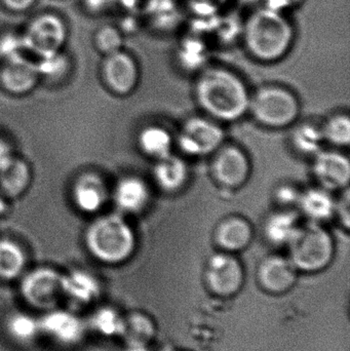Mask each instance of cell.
<instances>
[{
  "label": "cell",
  "instance_id": "cell-1",
  "mask_svg": "<svg viewBox=\"0 0 350 351\" xmlns=\"http://www.w3.org/2000/svg\"><path fill=\"white\" fill-rule=\"evenodd\" d=\"M195 97L201 108L217 121H238L250 108L251 96L246 84L223 68L201 72L195 84Z\"/></svg>",
  "mask_w": 350,
  "mask_h": 351
},
{
  "label": "cell",
  "instance_id": "cell-2",
  "mask_svg": "<svg viewBox=\"0 0 350 351\" xmlns=\"http://www.w3.org/2000/svg\"><path fill=\"white\" fill-rule=\"evenodd\" d=\"M294 32L281 12L265 8L254 12L245 30V40L250 53L261 61L273 62L287 53Z\"/></svg>",
  "mask_w": 350,
  "mask_h": 351
},
{
  "label": "cell",
  "instance_id": "cell-3",
  "mask_svg": "<svg viewBox=\"0 0 350 351\" xmlns=\"http://www.w3.org/2000/svg\"><path fill=\"white\" fill-rule=\"evenodd\" d=\"M86 245L92 255L110 265L127 261L136 251L135 231L121 215L97 219L86 231Z\"/></svg>",
  "mask_w": 350,
  "mask_h": 351
},
{
  "label": "cell",
  "instance_id": "cell-4",
  "mask_svg": "<svg viewBox=\"0 0 350 351\" xmlns=\"http://www.w3.org/2000/svg\"><path fill=\"white\" fill-rule=\"evenodd\" d=\"M288 247L292 263L304 274L326 269L334 258V239L320 223L300 225Z\"/></svg>",
  "mask_w": 350,
  "mask_h": 351
},
{
  "label": "cell",
  "instance_id": "cell-5",
  "mask_svg": "<svg viewBox=\"0 0 350 351\" xmlns=\"http://www.w3.org/2000/svg\"><path fill=\"white\" fill-rule=\"evenodd\" d=\"M253 117L265 127H289L299 115V102L293 93L279 86H265L251 98Z\"/></svg>",
  "mask_w": 350,
  "mask_h": 351
},
{
  "label": "cell",
  "instance_id": "cell-6",
  "mask_svg": "<svg viewBox=\"0 0 350 351\" xmlns=\"http://www.w3.org/2000/svg\"><path fill=\"white\" fill-rule=\"evenodd\" d=\"M63 274L51 268H37L27 274L20 284L23 300L37 311H45L59 307L63 300Z\"/></svg>",
  "mask_w": 350,
  "mask_h": 351
},
{
  "label": "cell",
  "instance_id": "cell-7",
  "mask_svg": "<svg viewBox=\"0 0 350 351\" xmlns=\"http://www.w3.org/2000/svg\"><path fill=\"white\" fill-rule=\"evenodd\" d=\"M38 321L40 337L60 348H77L88 333L86 319L68 309L55 307L45 311Z\"/></svg>",
  "mask_w": 350,
  "mask_h": 351
},
{
  "label": "cell",
  "instance_id": "cell-8",
  "mask_svg": "<svg viewBox=\"0 0 350 351\" xmlns=\"http://www.w3.org/2000/svg\"><path fill=\"white\" fill-rule=\"evenodd\" d=\"M224 131L212 119L205 117L189 119L178 136L181 152L193 158L214 154L223 145Z\"/></svg>",
  "mask_w": 350,
  "mask_h": 351
},
{
  "label": "cell",
  "instance_id": "cell-9",
  "mask_svg": "<svg viewBox=\"0 0 350 351\" xmlns=\"http://www.w3.org/2000/svg\"><path fill=\"white\" fill-rule=\"evenodd\" d=\"M205 280L212 294L220 298H232L242 288L244 268L232 253L214 254L208 260Z\"/></svg>",
  "mask_w": 350,
  "mask_h": 351
},
{
  "label": "cell",
  "instance_id": "cell-10",
  "mask_svg": "<svg viewBox=\"0 0 350 351\" xmlns=\"http://www.w3.org/2000/svg\"><path fill=\"white\" fill-rule=\"evenodd\" d=\"M66 29L55 16L45 14L35 19L23 36L25 47L39 56L49 57L59 53L65 41Z\"/></svg>",
  "mask_w": 350,
  "mask_h": 351
},
{
  "label": "cell",
  "instance_id": "cell-11",
  "mask_svg": "<svg viewBox=\"0 0 350 351\" xmlns=\"http://www.w3.org/2000/svg\"><path fill=\"white\" fill-rule=\"evenodd\" d=\"M212 164L214 177L222 185L238 188L244 185L251 172L250 160L240 148L222 145Z\"/></svg>",
  "mask_w": 350,
  "mask_h": 351
},
{
  "label": "cell",
  "instance_id": "cell-12",
  "mask_svg": "<svg viewBox=\"0 0 350 351\" xmlns=\"http://www.w3.org/2000/svg\"><path fill=\"white\" fill-rule=\"evenodd\" d=\"M298 272L289 257L268 256L259 264L257 280L265 292L273 295L285 294L295 286Z\"/></svg>",
  "mask_w": 350,
  "mask_h": 351
},
{
  "label": "cell",
  "instance_id": "cell-13",
  "mask_svg": "<svg viewBox=\"0 0 350 351\" xmlns=\"http://www.w3.org/2000/svg\"><path fill=\"white\" fill-rule=\"evenodd\" d=\"M312 170L321 186L330 191L349 187V160L340 152L321 150L314 156Z\"/></svg>",
  "mask_w": 350,
  "mask_h": 351
},
{
  "label": "cell",
  "instance_id": "cell-14",
  "mask_svg": "<svg viewBox=\"0 0 350 351\" xmlns=\"http://www.w3.org/2000/svg\"><path fill=\"white\" fill-rule=\"evenodd\" d=\"M104 75L113 92L127 95L137 86L139 72L135 60L119 51L108 55L105 61Z\"/></svg>",
  "mask_w": 350,
  "mask_h": 351
},
{
  "label": "cell",
  "instance_id": "cell-15",
  "mask_svg": "<svg viewBox=\"0 0 350 351\" xmlns=\"http://www.w3.org/2000/svg\"><path fill=\"white\" fill-rule=\"evenodd\" d=\"M63 300L77 306H88L100 298L102 287L96 276L84 270H73L63 274L62 280Z\"/></svg>",
  "mask_w": 350,
  "mask_h": 351
},
{
  "label": "cell",
  "instance_id": "cell-16",
  "mask_svg": "<svg viewBox=\"0 0 350 351\" xmlns=\"http://www.w3.org/2000/svg\"><path fill=\"white\" fill-rule=\"evenodd\" d=\"M150 189L143 179L135 176L123 178L115 186L113 197L121 212L139 214L150 202Z\"/></svg>",
  "mask_w": 350,
  "mask_h": 351
},
{
  "label": "cell",
  "instance_id": "cell-17",
  "mask_svg": "<svg viewBox=\"0 0 350 351\" xmlns=\"http://www.w3.org/2000/svg\"><path fill=\"white\" fill-rule=\"evenodd\" d=\"M336 204L330 190L320 186L301 191L297 206L310 222L323 224L335 216Z\"/></svg>",
  "mask_w": 350,
  "mask_h": 351
},
{
  "label": "cell",
  "instance_id": "cell-18",
  "mask_svg": "<svg viewBox=\"0 0 350 351\" xmlns=\"http://www.w3.org/2000/svg\"><path fill=\"white\" fill-rule=\"evenodd\" d=\"M39 73L36 64L23 57L8 60L1 71V82L12 94H25L34 88Z\"/></svg>",
  "mask_w": 350,
  "mask_h": 351
},
{
  "label": "cell",
  "instance_id": "cell-19",
  "mask_svg": "<svg viewBox=\"0 0 350 351\" xmlns=\"http://www.w3.org/2000/svg\"><path fill=\"white\" fill-rule=\"evenodd\" d=\"M253 239L250 223L240 217H232L218 225L215 239L222 251L236 253L246 249Z\"/></svg>",
  "mask_w": 350,
  "mask_h": 351
},
{
  "label": "cell",
  "instance_id": "cell-20",
  "mask_svg": "<svg viewBox=\"0 0 350 351\" xmlns=\"http://www.w3.org/2000/svg\"><path fill=\"white\" fill-rule=\"evenodd\" d=\"M188 177V166L180 156L170 154L155 160L154 181L164 191H179L186 185Z\"/></svg>",
  "mask_w": 350,
  "mask_h": 351
},
{
  "label": "cell",
  "instance_id": "cell-21",
  "mask_svg": "<svg viewBox=\"0 0 350 351\" xmlns=\"http://www.w3.org/2000/svg\"><path fill=\"white\" fill-rule=\"evenodd\" d=\"M73 199L79 210L86 213L98 212L107 199V189L99 176H82L74 184Z\"/></svg>",
  "mask_w": 350,
  "mask_h": 351
},
{
  "label": "cell",
  "instance_id": "cell-22",
  "mask_svg": "<svg viewBox=\"0 0 350 351\" xmlns=\"http://www.w3.org/2000/svg\"><path fill=\"white\" fill-rule=\"evenodd\" d=\"M153 319L144 313L134 311L123 315L119 337L125 346H149L155 338Z\"/></svg>",
  "mask_w": 350,
  "mask_h": 351
},
{
  "label": "cell",
  "instance_id": "cell-23",
  "mask_svg": "<svg viewBox=\"0 0 350 351\" xmlns=\"http://www.w3.org/2000/svg\"><path fill=\"white\" fill-rule=\"evenodd\" d=\"M4 332L14 343L30 346L40 337L38 317L26 311H14L4 319Z\"/></svg>",
  "mask_w": 350,
  "mask_h": 351
},
{
  "label": "cell",
  "instance_id": "cell-24",
  "mask_svg": "<svg viewBox=\"0 0 350 351\" xmlns=\"http://www.w3.org/2000/svg\"><path fill=\"white\" fill-rule=\"evenodd\" d=\"M300 225L299 216L295 210L289 208L277 210L265 221V237L273 245L288 247Z\"/></svg>",
  "mask_w": 350,
  "mask_h": 351
},
{
  "label": "cell",
  "instance_id": "cell-25",
  "mask_svg": "<svg viewBox=\"0 0 350 351\" xmlns=\"http://www.w3.org/2000/svg\"><path fill=\"white\" fill-rule=\"evenodd\" d=\"M173 143L170 132L160 125H148L138 136L140 149L155 160L172 154Z\"/></svg>",
  "mask_w": 350,
  "mask_h": 351
},
{
  "label": "cell",
  "instance_id": "cell-26",
  "mask_svg": "<svg viewBox=\"0 0 350 351\" xmlns=\"http://www.w3.org/2000/svg\"><path fill=\"white\" fill-rule=\"evenodd\" d=\"M29 183L30 171L23 160L12 156L0 167V186L8 195H20Z\"/></svg>",
  "mask_w": 350,
  "mask_h": 351
},
{
  "label": "cell",
  "instance_id": "cell-27",
  "mask_svg": "<svg viewBox=\"0 0 350 351\" xmlns=\"http://www.w3.org/2000/svg\"><path fill=\"white\" fill-rule=\"evenodd\" d=\"M123 315L111 306L98 307L86 319L88 333L94 332L105 338L119 337Z\"/></svg>",
  "mask_w": 350,
  "mask_h": 351
},
{
  "label": "cell",
  "instance_id": "cell-28",
  "mask_svg": "<svg viewBox=\"0 0 350 351\" xmlns=\"http://www.w3.org/2000/svg\"><path fill=\"white\" fill-rule=\"evenodd\" d=\"M26 258L22 249L10 241H0V278L12 280L24 271Z\"/></svg>",
  "mask_w": 350,
  "mask_h": 351
},
{
  "label": "cell",
  "instance_id": "cell-29",
  "mask_svg": "<svg viewBox=\"0 0 350 351\" xmlns=\"http://www.w3.org/2000/svg\"><path fill=\"white\" fill-rule=\"evenodd\" d=\"M324 142L322 127L314 123H302L292 134L294 148L305 156H316L322 150Z\"/></svg>",
  "mask_w": 350,
  "mask_h": 351
},
{
  "label": "cell",
  "instance_id": "cell-30",
  "mask_svg": "<svg viewBox=\"0 0 350 351\" xmlns=\"http://www.w3.org/2000/svg\"><path fill=\"white\" fill-rule=\"evenodd\" d=\"M325 142L337 147H345L350 143V121L349 115L337 114L330 117L322 125Z\"/></svg>",
  "mask_w": 350,
  "mask_h": 351
},
{
  "label": "cell",
  "instance_id": "cell-31",
  "mask_svg": "<svg viewBox=\"0 0 350 351\" xmlns=\"http://www.w3.org/2000/svg\"><path fill=\"white\" fill-rule=\"evenodd\" d=\"M97 43L101 51L107 55L121 51L123 39L121 33L112 27H105L101 29L97 36Z\"/></svg>",
  "mask_w": 350,
  "mask_h": 351
},
{
  "label": "cell",
  "instance_id": "cell-32",
  "mask_svg": "<svg viewBox=\"0 0 350 351\" xmlns=\"http://www.w3.org/2000/svg\"><path fill=\"white\" fill-rule=\"evenodd\" d=\"M39 75L47 76V77H55L61 75L67 67V62L63 56L59 53L49 57L40 58V61L36 64Z\"/></svg>",
  "mask_w": 350,
  "mask_h": 351
},
{
  "label": "cell",
  "instance_id": "cell-33",
  "mask_svg": "<svg viewBox=\"0 0 350 351\" xmlns=\"http://www.w3.org/2000/svg\"><path fill=\"white\" fill-rule=\"evenodd\" d=\"M26 49L23 37L8 35L0 40V56L8 60L22 57V51Z\"/></svg>",
  "mask_w": 350,
  "mask_h": 351
},
{
  "label": "cell",
  "instance_id": "cell-34",
  "mask_svg": "<svg viewBox=\"0 0 350 351\" xmlns=\"http://www.w3.org/2000/svg\"><path fill=\"white\" fill-rule=\"evenodd\" d=\"M301 191L292 185H283L277 188L275 198L279 204L286 206H297Z\"/></svg>",
  "mask_w": 350,
  "mask_h": 351
},
{
  "label": "cell",
  "instance_id": "cell-35",
  "mask_svg": "<svg viewBox=\"0 0 350 351\" xmlns=\"http://www.w3.org/2000/svg\"><path fill=\"white\" fill-rule=\"evenodd\" d=\"M349 199V189L347 187L345 188L341 199L337 202L336 213H335V216H338L339 220L347 228H349L350 222Z\"/></svg>",
  "mask_w": 350,
  "mask_h": 351
},
{
  "label": "cell",
  "instance_id": "cell-36",
  "mask_svg": "<svg viewBox=\"0 0 350 351\" xmlns=\"http://www.w3.org/2000/svg\"><path fill=\"white\" fill-rule=\"evenodd\" d=\"M265 1H266V8L283 12L284 10L298 5L303 0H265Z\"/></svg>",
  "mask_w": 350,
  "mask_h": 351
},
{
  "label": "cell",
  "instance_id": "cell-37",
  "mask_svg": "<svg viewBox=\"0 0 350 351\" xmlns=\"http://www.w3.org/2000/svg\"><path fill=\"white\" fill-rule=\"evenodd\" d=\"M4 3L14 10H25L32 5L34 0H3Z\"/></svg>",
  "mask_w": 350,
  "mask_h": 351
},
{
  "label": "cell",
  "instance_id": "cell-38",
  "mask_svg": "<svg viewBox=\"0 0 350 351\" xmlns=\"http://www.w3.org/2000/svg\"><path fill=\"white\" fill-rule=\"evenodd\" d=\"M10 158H12V154H10V147L0 140V167L4 165V162H8Z\"/></svg>",
  "mask_w": 350,
  "mask_h": 351
},
{
  "label": "cell",
  "instance_id": "cell-39",
  "mask_svg": "<svg viewBox=\"0 0 350 351\" xmlns=\"http://www.w3.org/2000/svg\"><path fill=\"white\" fill-rule=\"evenodd\" d=\"M123 351H152L149 346H125Z\"/></svg>",
  "mask_w": 350,
  "mask_h": 351
},
{
  "label": "cell",
  "instance_id": "cell-40",
  "mask_svg": "<svg viewBox=\"0 0 350 351\" xmlns=\"http://www.w3.org/2000/svg\"><path fill=\"white\" fill-rule=\"evenodd\" d=\"M88 3L92 6V8H98V6L104 5L105 0H88Z\"/></svg>",
  "mask_w": 350,
  "mask_h": 351
},
{
  "label": "cell",
  "instance_id": "cell-41",
  "mask_svg": "<svg viewBox=\"0 0 350 351\" xmlns=\"http://www.w3.org/2000/svg\"><path fill=\"white\" fill-rule=\"evenodd\" d=\"M5 202H4V200L2 199L1 196H0V215L3 214L4 210H5Z\"/></svg>",
  "mask_w": 350,
  "mask_h": 351
},
{
  "label": "cell",
  "instance_id": "cell-42",
  "mask_svg": "<svg viewBox=\"0 0 350 351\" xmlns=\"http://www.w3.org/2000/svg\"><path fill=\"white\" fill-rule=\"evenodd\" d=\"M247 1H256V0H247Z\"/></svg>",
  "mask_w": 350,
  "mask_h": 351
},
{
  "label": "cell",
  "instance_id": "cell-43",
  "mask_svg": "<svg viewBox=\"0 0 350 351\" xmlns=\"http://www.w3.org/2000/svg\"><path fill=\"white\" fill-rule=\"evenodd\" d=\"M164 351H176V350H166Z\"/></svg>",
  "mask_w": 350,
  "mask_h": 351
}]
</instances>
